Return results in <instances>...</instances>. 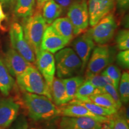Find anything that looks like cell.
Segmentation results:
<instances>
[{
    "label": "cell",
    "mask_w": 129,
    "mask_h": 129,
    "mask_svg": "<svg viewBox=\"0 0 129 129\" xmlns=\"http://www.w3.org/2000/svg\"><path fill=\"white\" fill-rule=\"evenodd\" d=\"M10 38L12 48L31 63L35 62V53L24 37L22 26L15 22L10 29Z\"/></svg>",
    "instance_id": "obj_8"
},
{
    "label": "cell",
    "mask_w": 129,
    "mask_h": 129,
    "mask_svg": "<svg viewBox=\"0 0 129 129\" xmlns=\"http://www.w3.org/2000/svg\"><path fill=\"white\" fill-rule=\"evenodd\" d=\"M115 6L121 14L124 13L128 10L129 7V0H114Z\"/></svg>",
    "instance_id": "obj_34"
},
{
    "label": "cell",
    "mask_w": 129,
    "mask_h": 129,
    "mask_svg": "<svg viewBox=\"0 0 129 129\" xmlns=\"http://www.w3.org/2000/svg\"><path fill=\"white\" fill-rule=\"evenodd\" d=\"M41 13L47 24L50 25L62 15L63 11L54 0H50L44 5Z\"/></svg>",
    "instance_id": "obj_20"
},
{
    "label": "cell",
    "mask_w": 129,
    "mask_h": 129,
    "mask_svg": "<svg viewBox=\"0 0 129 129\" xmlns=\"http://www.w3.org/2000/svg\"><path fill=\"white\" fill-rule=\"evenodd\" d=\"M7 19V16L4 13V10L3 9L2 4L0 3V29L4 30V27L3 26V22Z\"/></svg>",
    "instance_id": "obj_36"
},
{
    "label": "cell",
    "mask_w": 129,
    "mask_h": 129,
    "mask_svg": "<svg viewBox=\"0 0 129 129\" xmlns=\"http://www.w3.org/2000/svg\"><path fill=\"white\" fill-rule=\"evenodd\" d=\"M60 115L71 117H89L94 119L101 123H105L109 121V118L96 115L81 105L70 104L62 106L60 109Z\"/></svg>",
    "instance_id": "obj_16"
},
{
    "label": "cell",
    "mask_w": 129,
    "mask_h": 129,
    "mask_svg": "<svg viewBox=\"0 0 129 129\" xmlns=\"http://www.w3.org/2000/svg\"><path fill=\"white\" fill-rule=\"evenodd\" d=\"M10 129H28V121L25 117L20 116L13 122Z\"/></svg>",
    "instance_id": "obj_33"
},
{
    "label": "cell",
    "mask_w": 129,
    "mask_h": 129,
    "mask_svg": "<svg viewBox=\"0 0 129 129\" xmlns=\"http://www.w3.org/2000/svg\"><path fill=\"white\" fill-rule=\"evenodd\" d=\"M119 95L121 103L127 104L129 101V74L124 72L118 85Z\"/></svg>",
    "instance_id": "obj_26"
},
{
    "label": "cell",
    "mask_w": 129,
    "mask_h": 129,
    "mask_svg": "<svg viewBox=\"0 0 129 129\" xmlns=\"http://www.w3.org/2000/svg\"><path fill=\"white\" fill-rule=\"evenodd\" d=\"M28 129H40V128H38V127H30V128H29Z\"/></svg>",
    "instance_id": "obj_39"
},
{
    "label": "cell",
    "mask_w": 129,
    "mask_h": 129,
    "mask_svg": "<svg viewBox=\"0 0 129 129\" xmlns=\"http://www.w3.org/2000/svg\"><path fill=\"white\" fill-rule=\"evenodd\" d=\"M50 0H37L36 5H35V10L41 12L43 6L47 2Z\"/></svg>",
    "instance_id": "obj_37"
},
{
    "label": "cell",
    "mask_w": 129,
    "mask_h": 129,
    "mask_svg": "<svg viewBox=\"0 0 129 129\" xmlns=\"http://www.w3.org/2000/svg\"><path fill=\"white\" fill-rule=\"evenodd\" d=\"M14 0H1L0 1H1V2L4 3V4H10V3H12V2H13Z\"/></svg>",
    "instance_id": "obj_38"
},
{
    "label": "cell",
    "mask_w": 129,
    "mask_h": 129,
    "mask_svg": "<svg viewBox=\"0 0 129 129\" xmlns=\"http://www.w3.org/2000/svg\"><path fill=\"white\" fill-rule=\"evenodd\" d=\"M22 101L29 117L34 121L51 120L60 115V108L43 95L25 92Z\"/></svg>",
    "instance_id": "obj_1"
},
{
    "label": "cell",
    "mask_w": 129,
    "mask_h": 129,
    "mask_svg": "<svg viewBox=\"0 0 129 129\" xmlns=\"http://www.w3.org/2000/svg\"><path fill=\"white\" fill-rule=\"evenodd\" d=\"M24 37L35 54L41 50V41L44 32L47 27L41 12L34 10L28 18L22 20Z\"/></svg>",
    "instance_id": "obj_2"
},
{
    "label": "cell",
    "mask_w": 129,
    "mask_h": 129,
    "mask_svg": "<svg viewBox=\"0 0 129 129\" xmlns=\"http://www.w3.org/2000/svg\"><path fill=\"white\" fill-rule=\"evenodd\" d=\"M20 105L12 98L0 99V129H7L16 118Z\"/></svg>",
    "instance_id": "obj_13"
},
{
    "label": "cell",
    "mask_w": 129,
    "mask_h": 129,
    "mask_svg": "<svg viewBox=\"0 0 129 129\" xmlns=\"http://www.w3.org/2000/svg\"><path fill=\"white\" fill-rule=\"evenodd\" d=\"M36 0H17L14 14L17 18H28L34 12Z\"/></svg>",
    "instance_id": "obj_21"
},
{
    "label": "cell",
    "mask_w": 129,
    "mask_h": 129,
    "mask_svg": "<svg viewBox=\"0 0 129 129\" xmlns=\"http://www.w3.org/2000/svg\"><path fill=\"white\" fill-rule=\"evenodd\" d=\"M117 26L115 16L112 13H111L92 26L93 28L88 31L95 43L99 45H104L112 39Z\"/></svg>",
    "instance_id": "obj_6"
},
{
    "label": "cell",
    "mask_w": 129,
    "mask_h": 129,
    "mask_svg": "<svg viewBox=\"0 0 129 129\" xmlns=\"http://www.w3.org/2000/svg\"><path fill=\"white\" fill-rule=\"evenodd\" d=\"M89 24L94 26L105 16L112 13L115 8L114 0H88L87 3Z\"/></svg>",
    "instance_id": "obj_9"
},
{
    "label": "cell",
    "mask_w": 129,
    "mask_h": 129,
    "mask_svg": "<svg viewBox=\"0 0 129 129\" xmlns=\"http://www.w3.org/2000/svg\"><path fill=\"white\" fill-rule=\"evenodd\" d=\"M56 53V71L59 78L72 77L81 69V60L71 48H63Z\"/></svg>",
    "instance_id": "obj_4"
},
{
    "label": "cell",
    "mask_w": 129,
    "mask_h": 129,
    "mask_svg": "<svg viewBox=\"0 0 129 129\" xmlns=\"http://www.w3.org/2000/svg\"><path fill=\"white\" fill-rule=\"evenodd\" d=\"M80 1L81 0H55L56 2L62 8L63 12L68 11L71 6Z\"/></svg>",
    "instance_id": "obj_35"
},
{
    "label": "cell",
    "mask_w": 129,
    "mask_h": 129,
    "mask_svg": "<svg viewBox=\"0 0 129 129\" xmlns=\"http://www.w3.org/2000/svg\"><path fill=\"white\" fill-rule=\"evenodd\" d=\"M51 101L57 106H62L70 102L63 80L55 78L49 86Z\"/></svg>",
    "instance_id": "obj_17"
},
{
    "label": "cell",
    "mask_w": 129,
    "mask_h": 129,
    "mask_svg": "<svg viewBox=\"0 0 129 129\" xmlns=\"http://www.w3.org/2000/svg\"><path fill=\"white\" fill-rule=\"evenodd\" d=\"M70 104H79L81 105L85 108H87L88 110L96 115L103 116V117H110L114 114H116L117 111H115L112 109H109L106 108L102 107L98 105L94 104L90 101V100L87 101H79L77 99H72L69 102Z\"/></svg>",
    "instance_id": "obj_22"
},
{
    "label": "cell",
    "mask_w": 129,
    "mask_h": 129,
    "mask_svg": "<svg viewBox=\"0 0 129 129\" xmlns=\"http://www.w3.org/2000/svg\"><path fill=\"white\" fill-rule=\"evenodd\" d=\"M108 76L114 83V86L116 89L118 88V85L121 77L120 69L114 64H109L103 71Z\"/></svg>",
    "instance_id": "obj_28"
},
{
    "label": "cell",
    "mask_w": 129,
    "mask_h": 129,
    "mask_svg": "<svg viewBox=\"0 0 129 129\" xmlns=\"http://www.w3.org/2000/svg\"><path fill=\"white\" fill-rule=\"evenodd\" d=\"M62 80L65 87L68 96L70 99V101H72L75 98L78 88L84 82L85 79L83 77L75 76L63 78Z\"/></svg>",
    "instance_id": "obj_24"
},
{
    "label": "cell",
    "mask_w": 129,
    "mask_h": 129,
    "mask_svg": "<svg viewBox=\"0 0 129 129\" xmlns=\"http://www.w3.org/2000/svg\"><path fill=\"white\" fill-rule=\"evenodd\" d=\"M117 62L118 65L124 69H128L129 67V50H121L116 57Z\"/></svg>",
    "instance_id": "obj_31"
},
{
    "label": "cell",
    "mask_w": 129,
    "mask_h": 129,
    "mask_svg": "<svg viewBox=\"0 0 129 129\" xmlns=\"http://www.w3.org/2000/svg\"><path fill=\"white\" fill-rule=\"evenodd\" d=\"M51 26L56 32L69 43L73 39L74 29L71 22L68 17L56 19L51 23Z\"/></svg>",
    "instance_id": "obj_18"
},
{
    "label": "cell",
    "mask_w": 129,
    "mask_h": 129,
    "mask_svg": "<svg viewBox=\"0 0 129 129\" xmlns=\"http://www.w3.org/2000/svg\"><path fill=\"white\" fill-rule=\"evenodd\" d=\"M114 115H112V118H109L108 121L105 122L107 125H103L102 129H129L128 121L125 117Z\"/></svg>",
    "instance_id": "obj_27"
},
{
    "label": "cell",
    "mask_w": 129,
    "mask_h": 129,
    "mask_svg": "<svg viewBox=\"0 0 129 129\" xmlns=\"http://www.w3.org/2000/svg\"><path fill=\"white\" fill-rule=\"evenodd\" d=\"M69 43L56 32L51 26L47 27L41 41V49L54 54L63 48Z\"/></svg>",
    "instance_id": "obj_14"
},
{
    "label": "cell",
    "mask_w": 129,
    "mask_h": 129,
    "mask_svg": "<svg viewBox=\"0 0 129 129\" xmlns=\"http://www.w3.org/2000/svg\"><path fill=\"white\" fill-rule=\"evenodd\" d=\"M4 61L10 74L15 77L23 73L31 64L13 48L7 51Z\"/></svg>",
    "instance_id": "obj_15"
},
{
    "label": "cell",
    "mask_w": 129,
    "mask_h": 129,
    "mask_svg": "<svg viewBox=\"0 0 129 129\" xmlns=\"http://www.w3.org/2000/svg\"><path fill=\"white\" fill-rule=\"evenodd\" d=\"M88 99L91 102L106 108L118 111V108L117 105L108 94L106 93H102L99 94L92 95L89 97Z\"/></svg>",
    "instance_id": "obj_25"
},
{
    "label": "cell",
    "mask_w": 129,
    "mask_h": 129,
    "mask_svg": "<svg viewBox=\"0 0 129 129\" xmlns=\"http://www.w3.org/2000/svg\"><path fill=\"white\" fill-rule=\"evenodd\" d=\"M14 84L15 81L8 71L4 59L0 58V91L4 96H8Z\"/></svg>",
    "instance_id": "obj_19"
},
{
    "label": "cell",
    "mask_w": 129,
    "mask_h": 129,
    "mask_svg": "<svg viewBox=\"0 0 129 129\" xmlns=\"http://www.w3.org/2000/svg\"><path fill=\"white\" fill-rule=\"evenodd\" d=\"M117 47L120 50L129 49V31L128 29H122L118 32L115 38Z\"/></svg>",
    "instance_id": "obj_29"
},
{
    "label": "cell",
    "mask_w": 129,
    "mask_h": 129,
    "mask_svg": "<svg viewBox=\"0 0 129 129\" xmlns=\"http://www.w3.org/2000/svg\"><path fill=\"white\" fill-rule=\"evenodd\" d=\"M17 84L26 92L43 95L51 100L49 85L35 65H30L20 75L16 77Z\"/></svg>",
    "instance_id": "obj_3"
},
{
    "label": "cell",
    "mask_w": 129,
    "mask_h": 129,
    "mask_svg": "<svg viewBox=\"0 0 129 129\" xmlns=\"http://www.w3.org/2000/svg\"><path fill=\"white\" fill-rule=\"evenodd\" d=\"M35 62L37 69L50 86L54 80L56 72L54 56L52 53L41 49L36 54Z\"/></svg>",
    "instance_id": "obj_10"
},
{
    "label": "cell",
    "mask_w": 129,
    "mask_h": 129,
    "mask_svg": "<svg viewBox=\"0 0 129 129\" xmlns=\"http://www.w3.org/2000/svg\"><path fill=\"white\" fill-rule=\"evenodd\" d=\"M115 51L108 45H100L94 48L89 58L85 72V78L101 74L114 59Z\"/></svg>",
    "instance_id": "obj_5"
},
{
    "label": "cell",
    "mask_w": 129,
    "mask_h": 129,
    "mask_svg": "<svg viewBox=\"0 0 129 129\" xmlns=\"http://www.w3.org/2000/svg\"><path fill=\"white\" fill-rule=\"evenodd\" d=\"M85 80L88 81L91 84L94 85L95 87L99 88H102L104 87L105 85L107 84L102 74L100 75V74L87 77Z\"/></svg>",
    "instance_id": "obj_32"
},
{
    "label": "cell",
    "mask_w": 129,
    "mask_h": 129,
    "mask_svg": "<svg viewBox=\"0 0 129 129\" xmlns=\"http://www.w3.org/2000/svg\"><path fill=\"white\" fill-rule=\"evenodd\" d=\"M102 89L103 93H107L112 98V99L115 102L118 108L120 109V108L122 106V103L120 100L119 93H118L117 90L114 87V85L107 84Z\"/></svg>",
    "instance_id": "obj_30"
},
{
    "label": "cell",
    "mask_w": 129,
    "mask_h": 129,
    "mask_svg": "<svg viewBox=\"0 0 129 129\" xmlns=\"http://www.w3.org/2000/svg\"><path fill=\"white\" fill-rule=\"evenodd\" d=\"M103 123L89 117L62 116L56 122L57 129H102Z\"/></svg>",
    "instance_id": "obj_11"
},
{
    "label": "cell",
    "mask_w": 129,
    "mask_h": 129,
    "mask_svg": "<svg viewBox=\"0 0 129 129\" xmlns=\"http://www.w3.org/2000/svg\"><path fill=\"white\" fill-rule=\"evenodd\" d=\"M0 1H1V0H0Z\"/></svg>",
    "instance_id": "obj_40"
},
{
    "label": "cell",
    "mask_w": 129,
    "mask_h": 129,
    "mask_svg": "<svg viewBox=\"0 0 129 129\" xmlns=\"http://www.w3.org/2000/svg\"><path fill=\"white\" fill-rule=\"evenodd\" d=\"M67 17L71 23L74 35H78L87 30L89 24L87 0H81L68 10Z\"/></svg>",
    "instance_id": "obj_7"
},
{
    "label": "cell",
    "mask_w": 129,
    "mask_h": 129,
    "mask_svg": "<svg viewBox=\"0 0 129 129\" xmlns=\"http://www.w3.org/2000/svg\"><path fill=\"white\" fill-rule=\"evenodd\" d=\"M103 93L102 89L95 87L88 81L85 80L78 88L74 99L79 101H88V98L92 95Z\"/></svg>",
    "instance_id": "obj_23"
},
{
    "label": "cell",
    "mask_w": 129,
    "mask_h": 129,
    "mask_svg": "<svg viewBox=\"0 0 129 129\" xmlns=\"http://www.w3.org/2000/svg\"><path fill=\"white\" fill-rule=\"evenodd\" d=\"M72 46L74 51L81 60V70L83 71L94 48V41L89 31L87 30L77 38L72 43Z\"/></svg>",
    "instance_id": "obj_12"
}]
</instances>
